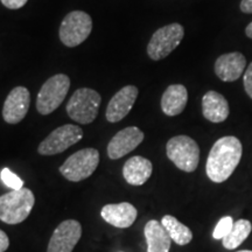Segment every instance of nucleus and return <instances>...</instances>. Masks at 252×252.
I'll return each instance as SVG.
<instances>
[{
	"label": "nucleus",
	"mask_w": 252,
	"mask_h": 252,
	"mask_svg": "<svg viewBox=\"0 0 252 252\" xmlns=\"http://www.w3.org/2000/svg\"><path fill=\"white\" fill-rule=\"evenodd\" d=\"M243 147L236 137L220 138L208 156L206 172L213 182L220 184L230 178L242 159Z\"/></svg>",
	"instance_id": "obj_1"
},
{
	"label": "nucleus",
	"mask_w": 252,
	"mask_h": 252,
	"mask_svg": "<svg viewBox=\"0 0 252 252\" xmlns=\"http://www.w3.org/2000/svg\"><path fill=\"white\" fill-rule=\"evenodd\" d=\"M35 203L33 191L28 188L12 190L0 196V220L6 224H19L30 215Z\"/></svg>",
	"instance_id": "obj_2"
},
{
	"label": "nucleus",
	"mask_w": 252,
	"mask_h": 252,
	"mask_svg": "<svg viewBox=\"0 0 252 252\" xmlns=\"http://www.w3.org/2000/svg\"><path fill=\"white\" fill-rule=\"evenodd\" d=\"M168 159L181 171L190 173L197 168L200 161V147L188 135H176L166 145Z\"/></svg>",
	"instance_id": "obj_3"
},
{
	"label": "nucleus",
	"mask_w": 252,
	"mask_h": 252,
	"mask_svg": "<svg viewBox=\"0 0 252 252\" xmlns=\"http://www.w3.org/2000/svg\"><path fill=\"white\" fill-rule=\"evenodd\" d=\"M100 96L96 90L81 88L72 94L67 104V113L72 121L80 124H90L98 115Z\"/></svg>",
	"instance_id": "obj_4"
},
{
	"label": "nucleus",
	"mask_w": 252,
	"mask_h": 252,
	"mask_svg": "<svg viewBox=\"0 0 252 252\" xmlns=\"http://www.w3.org/2000/svg\"><path fill=\"white\" fill-rule=\"evenodd\" d=\"M70 88V78L58 74L48 78L37 94L36 109L41 115H49L61 105Z\"/></svg>",
	"instance_id": "obj_5"
},
{
	"label": "nucleus",
	"mask_w": 252,
	"mask_h": 252,
	"mask_svg": "<svg viewBox=\"0 0 252 252\" xmlns=\"http://www.w3.org/2000/svg\"><path fill=\"white\" fill-rule=\"evenodd\" d=\"M91 31L93 20L90 15L83 11H72L62 20L59 31L60 40L64 46L74 48L88 39Z\"/></svg>",
	"instance_id": "obj_6"
},
{
	"label": "nucleus",
	"mask_w": 252,
	"mask_h": 252,
	"mask_svg": "<svg viewBox=\"0 0 252 252\" xmlns=\"http://www.w3.org/2000/svg\"><path fill=\"white\" fill-rule=\"evenodd\" d=\"M99 163V153L96 149H84L74 153L60 167V173L72 182L86 180L96 171Z\"/></svg>",
	"instance_id": "obj_7"
},
{
	"label": "nucleus",
	"mask_w": 252,
	"mask_h": 252,
	"mask_svg": "<svg viewBox=\"0 0 252 252\" xmlns=\"http://www.w3.org/2000/svg\"><path fill=\"white\" fill-rule=\"evenodd\" d=\"M185 36V30L180 24H171L154 32L147 46V54L153 61H159L178 48Z\"/></svg>",
	"instance_id": "obj_8"
},
{
	"label": "nucleus",
	"mask_w": 252,
	"mask_h": 252,
	"mask_svg": "<svg viewBox=\"0 0 252 252\" xmlns=\"http://www.w3.org/2000/svg\"><path fill=\"white\" fill-rule=\"evenodd\" d=\"M83 138V131L80 126L65 124L60 126L41 141L37 152L42 156H55L64 152L72 145L77 144Z\"/></svg>",
	"instance_id": "obj_9"
},
{
	"label": "nucleus",
	"mask_w": 252,
	"mask_h": 252,
	"mask_svg": "<svg viewBox=\"0 0 252 252\" xmlns=\"http://www.w3.org/2000/svg\"><path fill=\"white\" fill-rule=\"evenodd\" d=\"M81 236L82 226L77 220H64L55 229L47 252H72L81 239Z\"/></svg>",
	"instance_id": "obj_10"
},
{
	"label": "nucleus",
	"mask_w": 252,
	"mask_h": 252,
	"mask_svg": "<svg viewBox=\"0 0 252 252\" xmlns=\"http://www.w3.org/2000/svg\"><path fill=\"white\" fill-rule=\"evenodd\" d=\"M31 104V94L27 88L17 87L8 94L2 108V117L8 124H18L26 117Z\"/></svg>",
	"instance_id": "obj_11"
},
{
	"label": "nucleus",
	"mask_w": 252,
	"mask_h": 252,
	"mask_svg": "<svg viewBox=\"0 0 252 252\" xmlns=\"http://www.w3.org/2000/svg\"><path fill=\"white\" fill-rule=\"evenodd\" d=\"M144 133L135 126L123 128L110 140L108 145V156L110 159H121L127 153L137 149L144 140Z\"/></svg>",
	"instance_id": "obj_12"
},
{
	"label": "nucleus",
	"mask_w": 252,
	"mask_h": 252,
	"mask_svg": "<svg viewBox=\"0 0 252 252\" xmlns=\"http://www.w3.org/2000/svg\"><path fill=\"white\" fill-rule=\"evenodd\" d=\"M138 97V89L134 86L122 88L109 102L105 117L110 123H118L124 119L133 108Z\"/></svg>",
	"instance_id": "obj_13"
},
{
	"label": "nucleus",
	"mask_w": 252,
	"mask_h": 252,
	"mask_svg": "<svg viewBox=\"0 0 252 252\" xmlns=\"http://www.w3.org/2000/svg\"><path fill=\"white\" fill-rule=\"evenodd\" d=\"M247 67V60L242 53L234 52L220 55L215 62L217 77L223 82L237 81Z\"/></svg>",
	"instance_id": "obj_14"
},
{
	"label": "nucleus",
	"mask_w": 252,
	"mask_h": 252,
	"mask_svg": "<svg viewBox=\"0 0 252 252\" xmlns=\"http://www.w3.org/2000/svg\"><path fill=\"white\" fill-rule=\"evenodd\" d=\"M103 220L116 228H130L137 220L138 212L131 203L106 204L100 212Z\"/></svg>",
	"instance_id": "obj_15"
},
{
	"label": "nucleus",
	"mask_w": 252,
	"mask_h": 252,
	"mask_svg": "<svg viewBox=\"0 0 252 252\" xmlns=\"http://www.w3.org/2000/svg\"><path fill=\"white\" fill-rule=\"evenodd\" d=\"M153 165L146 158L137 156L132 157L125 162L123 175L128 185L141 186L152 175Z\"/></svg>",
	"instance_id": "obj_16"
},
{
	"label": "nucleus",
	"mask_w": 252,
	"mask_h": 252,
	"mask_svg": "<svg viewBox=\"0 0 252 252\" xmlns=\"http://www.w3.org/2000/svg\"><path fill=\"white\" fill-rule=\"evenodd\" d=\"M230 112L228 100L216 91H208L202 98V113L204 118L212 123H222Z\"/></svg>",
	"instance_id": "obj_17"
},
{
	"label": "nucleus",
	"mask_w": 252,
	"mask_h": 252,
	"mask_svg": "<svg viewBox=\"0 0 252 252\" xmlns=\"http://www.w3.org/2000/svg\"><path fill=\"white\" fill-rule=\"evenodd\" d=\"M188 100V93L182 84H172L163 93L161 97L162 112L167 116L180 115L184 111Z\"/></svg>",
	"instance_id": "obj_18"
},
{
	"label": "nucleus",
	"mask_w": 252,
	"mask_h": 252,
	"mask_svg": "<svg viewBox=\"0 0 252 252\" xmlns=\"http://www.w3.org/2000/svg\"><path fill=\"white\" fill-rule=\"evenodd\" d=\"M145 237L147 242V252H168L172 239L161 223L156 220L145 225Z\"/></svg>",
	"instance_id": "obj_19"
},
{
	"label": "nucleus",
	"mask_w": 252,
	"mask_h": 252,
	"mask_svg": "<svg viewBox=\"0 0 252 252\" xmlns=\"http://www.w3.org/2000/svg\"><path fill=\"white\" fill-rule=\"evenodd\" d=\"M161 224L166 231L168 232L169 237L174 243L179 245H187L193 239V232L191 230L179 222L174 216L166 215L162 217Z\"/></svg>",
	"instance_id": "obj_20"
},
{
	"label": "nucleus",
	"mask_w": 252,
	"mask_h": 252,
	"mask_svg": "<svg viewBox=\"0 0 252 252\" xmlns=\"http://www.w3.org/2000/svg\"><path fill=\"white\" fill-rule=\"evenodd\" d=\"M252 225L248 220H238L234 223L231 231L225 236L223 241V247L228 250L238 248L251 234Z\"/></svg>",
	"instance_id": "obj_21"
},
{
	"label": "nucleus",
	"mask_w": 252,
	"mask_h": 252,
	"mask_svg": "<svg viewBox=\"0 0 252 252\" xmlns=\"http://www.w3.org/2000/svg\"><path fill=\"white\" fill-rule=\"evenodd\" d=\"M0 178H1V181L12 190H19V189L24 188V181L17 174L9 171V168L2 169L0 173Z\"/></svg>",
	"instance_id": "obj_22"
},
{
	"label": "nucleus",
	"mask_w": 252,
	"mask_h": 252,
	"mask_svg": "<svg viewBox=\"0 0 252 252\" xmlns=\"http://www.w3.org/2000/svg\"><path fill=\"white\" fill-rule=\"evenodd\" d=\"M234 220L232 217L225 216L223 219H220L217 223L215 230L213 232V237L215 239H223L226 235L231 231L232 226H234Z\"/></svg>",
	"instance_id": "obj_23"
},
{
	"label": "nucleus",
	"mask_w": 252,
	"mask_h": 252,
	"mask_svg": "<svg viewBox=\"0 0 252 252\" xmlns=\"http://www.w3.org/2000/svg\"><path fill=\"white\" fill-rule=\"evenodd\" d=\"M243 82H244V89L247 91L248 96L252 99V62L248 65L247 70L244 72Z\"/></svg>",
	"instance_id": "obj_24"
},
{
	"label": "nucleus",
	"mask_w": 252,
	"mask_h": 252,
	"mask_svg": "<svg viewBox=\"0 0 252 252\" xmlns=\"http://www.w3.org/2000/svg\"><path fill=\"white\" fill-rule=\"evenodd\" d=\"M1 4L5 6L6 8L9 9H19L24 7L27 4L28 0H0Z\"/></svg>",
	"instance_id": "obj_25"
},
{
	"label": "nucleus",
	"mask_w": 252,
	"mask_h": 252,
	"mask_svg": "<svg viewBox=\"0 0 252 252\" xmlns=\"http://www.w3.org/2000/svg\"><path fill=\"white\" fill-rule=\"evenodd\" d=\"M9 247L8 236L0 229V252H5Z\"/></svg>",
	"instance_id": "obj_26"
},
{
	"label": "nucleus",
	"mask_w": 252,
	"mask_h": 252,
	"mask_svg": "<svg viewBox=\"0 0 252 252\" xmlns=\"http://www.w3.org/2000/svg\"><path fill=\"white\" fill-rule=\"evenodd\" d=\"M241 9L244 13L252 14V0H242Z\"/></svg>",
	"instance_id": "obj_27"
},
{
	"label": "nucleus",
	"mask_w": 252,
	"mask_h": 252,
	"mask_svg": "<svg viewBox=\"0 0 252 252\" xmlns=\"http://www.w3.org/2000/svg\"><path fill=\"white\" fill-rule=\"evenodd\" d=\"M245 34H247L248 37L252 39V23H250L248 25V27L245 28Z\"/></svg>",
	"instance_id": "obj_28"
},
{
	"label": "nucleus",
	"mask_w": 252,
	"mask_h": 252,
	"mask_svg": "<svg viewBox=\"0 0 252 252\" xmlns=\"http://www.w3.org/2000/svg\"><path fill=\"white\" fill-rule=\"evenodd\" d=\"M238 252H252V251H249V250H242V251H238Z\"/></svg>",
	"instance_id": "obj_29"
}]
</instances>
